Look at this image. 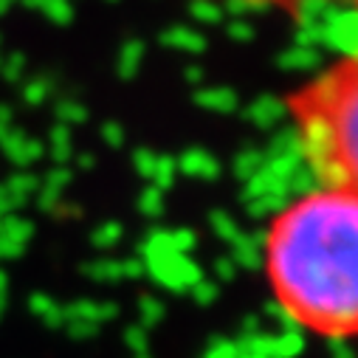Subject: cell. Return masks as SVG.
<instances>
[{"label":"cell","mask_w":358,"mask_h":358,"mask_svg":"<svg viewBox=\"0 0 358 358\" xmlns=\"http://www.w3.org/2000/svg\"><path fill=\"white\" fill-rule=\"evenodd\" d=\"M262 271L280 310L322 338L358 336V195L319 187L274 215Z\"/></svg>","instance_id":"cell-1"},{"label":"cell","mask_w":358,"mask_h":358,"mask_svg":"<svg viewBox=\"0 0 358 358\" xmlns=\"http://www.w3.org/2000/svg\"><path fill=\"white\" fill-rule=\"evenodd\" d=\"M285 110L319 187L358 195V51L294 87Z\"/></svg>","instance_id":"cell-2"},{"label":"cell","mask_w":358,"mask_h":358,"mask_svg":"<svg viewBox=\"0 0 358 358\" xmlns=\"http://www.w3.org/2000/svg\"><path fill=\"white\" fill-rule=\"evenodd\" d=\"M341 3H347V6H352V9L358 12V0H341Z\"/></svg>","instance_id":"cell-3"}]
</instances>
